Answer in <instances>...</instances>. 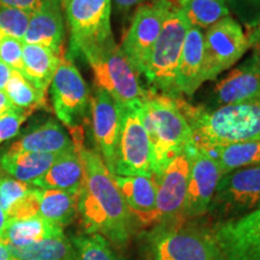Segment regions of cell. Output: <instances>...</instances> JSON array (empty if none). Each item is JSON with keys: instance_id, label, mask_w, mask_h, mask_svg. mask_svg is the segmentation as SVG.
<instances>
[{"instance_id": "8992f818", "label": "cell", "mask_w": 260, "mask_h": 260, "mask_svg": "<svg viewBox=\"0 0 260 260\" xmlns=\"http://www.w3.org/2000/svg\"><path fill=\"white\" fill-rule=\"evenodd\" d=\"M86 60L92 68L98 88L105 90L124 109L140 106L148 96L149 90L141 86L138 70L116 41Z\"/></svg>"}, {"instance_id": "60d3db41", "label": "cell", "mask_w": 260, "mask_h": 260, "mask_svg": "<svg viewBox=\"0 0 260 260\" xmlns=\"http://www.w3.org/2000/svg\"><path fill=\"white\" fill-rule=\"evenodd\" d=\"M11 74H12L11 68L0 59V90H4L5 92V87L9 82L10 77H11Z\"/></svg>"}, {"instance_id": "277c9868", "label": "cell", "mask_w": 260, "mask_h": 260, "mask_svg": "<svg viewBox=\"0 0 260 260\" xmlns=\"http://www.w3.org/2000/svg\"><path fill=\"white\" fill-rule=\"evenodd\" d=\"M111 9L112 0H69L64 9L70 32L69 59H87L115 42Z\"/></svg>"}, {"instance_id": "d4e9b609", "label": "cell", "mask_w": 260, "mask_h": 260, "mask_svg": "<svg viewBox=\"0 0 260 260\" xmlns=\"http://www.w3.org/2000/svg\"><path fill=\"white\" fill-rule=\"evenodd\" d=\"M59 154L32 153H3L0 155V169L16 180L34 184L46 174Z\"/></svg>"}, {"instance_id": "ab89813d", "label": "cell", "mask_w": 260, "mask_h": 260, "mask_svg": "<svg viewBox=\"0 0 260 260\" xmlns=\"http://www.w3.org/2000/svg\"><path fill=\"white\" fill-rule=\"evenodd\" d=\"M116 9L122 14H128L135 6L140 5L141 0H112Z\"/></svg>"}, {"instance_id": "7a4b0ae2", "label": "cell", "mask_w": 260, "mask_h": 260, "mask_svg": "<svg viewBox=\"0 0 260 260\" xmlns=\"http://www.w3.org/2000/svg\"><path fill=\"white\" fill-rule=\"evenodd\" d=\"M177 102L193 132L195 147L260 141V102L216 110L195 107L180 98Z\"/></svg>"}, {"instance_id": "1f68e13d", "label": "cell", "mask_w": 260, "mask_h": 260, "mask_svg": "<svg viewBox=\"0 0 260 260\" xmlns=\"http://www.w3.org/2000/svg\"><path fill=\"white\" fill-rule=\"evenodd\" d=\"M30 18L31 12L0 6V40L15 38L23 41Z\"/></svg>"}, {"instance_id": "484cf974", "label": "cell", "mask_w": 260, "mask_h": 260, "mask_svg": "<svg viewBox=\"0 0 260 260\" xmlns=\"http://www.w3.org/2000/svg\"><path fill=\"white\" fill-rule=\"evenodd\" d=\"M79 198L80 194L39 188V216L64 229L79 214Z\"/></svg>"}, {"instance_id": "cb8c5ba5", "label": "cell", "mask_w": 260, "mask_h": 260, "mask_svg": "<svg viewBox=\"0 0 260 260\" xmlns=\"http://www.w3.org/2000/svg\"><path fill=\"white\" fill-rule=\"evenodd\" d=\"M5 242L11 247H25L52 237L64 236L63 228L48 222L41 216L25 219L8 220L2 233Z\"/></svg>"}, {"instance_id": "8d00e7d4", "label": "cell", "mask_w": 260, "mask_h": 260, "mask_svg": "<svg viewBox=\"0 0 260 260\" xmlns=\"http://www.w3.org/2000/svg\"><path fill=\"white\" fill-rule=\"evenodd\" d=\"M39 216V188L32 187L31 190L10 207L6 212L8 220L25 219Z\"/></svg>"}, {"instance_id": "44dd1931", "label": "cell", "mask_w": 260, "mask_h": 260, "mask_svg": "<svg viewBox=\"0 0 260 260\" xmlns=\"http://www.w3.org/2000/svg\"><path fill=\"white\" fill-rule=\"evenodd\" d=\"M75 149L71 136L54 119H48L21 138L16 140L11 146L5 149L4 153L14 154L19 152H32V153L61 154Z\"/></svg>"}, {"instance_id": "5bb4252c", "label": "cell", "mask_w": 260, "mask_h": 260, "mask_svg": "<svg viewBox=\"0 0 260 260\" xmlns=\"http://www.w3.org/2000/svg\"><path fill=\"white\" fill-rule=\"evenodd\" d=\"M123 107L118 105L105 90L96 88L90 96L92 132L98 153L113 175L117 147L122 126Z\"/></svg>"}, {"instance_id": "ac0fdd59", "label": "cell", "mask_w": 260, "mask_h": 260, "mask_svg": "<svg viewBox=\"0 0 260 260\" xmlns=\"http://www.w3.org/2000/svg\"><path fill=\"white\" fill-rule=\"evenodd\" d=\"M65 25L61 0H44L37 11L32 12L24 44L40 45L57 54L64 53Z\"/></svg>"}, {"instance_id": "52a82bcc", "label": "cell", "mask_w": 260, "mask_h": 260, "mask_svg": "<svg viewBox=\"0 0 260 260\" xmlns=\"http://www.w3.org/2000/svg\"><path fill=\"white\" fill-rule=\"evenodd\" d=\"M151 260H225L213 234L161 223L146 236Z\"/></svg>"}, {"instance_id": "e0dca14e", "label": "cell", "mask_w": 260, "mask_h": 260, "mask_svg": "<svg viewBox=\"0 0 260 260\" xmlns=\"http://www.w3.org/2000/svg\"><path fill=\"white\" fill-rule=\"evenodd\" d=\"M256 102H260V61L254 52L216 84L213 104L220 107Z\"/></svg>"}, {"instance_id": "d590c367", "label": "cell", "mask_w": 260, "mask_h": 260, "mask_svg": "<svg viewBox=\"0 0 260 260\" xmlns=\"http://www.w3.org/2000/svg\"><path fill=\"white\" fill-rule=\"evenodd\" d=\"M0 59L14 71L21 74L23 69V41L15 38L0 40Z\"/></svg>"}, {"instance_id": "ba28073f", "label": "cell", "mask_w": 260, "mask_h": 260, "mask_svg": "<svg viewBox=\"0 0 260 260\" xmlns=\"http://www.w3.org/2000/svg\"><path fill=\"white\" fill-rule=\"evenodd\" d=\"M51 100L58 119L70 130L82 126L90 111V94L86 81L65 53L51 82Z\"/></svg>"}, {"instance_id": "8fae6325", "label": "cell", "mask_w": 260, "mask_h": 260, "mask_svg": "<svg viewBox=\"0 0 260 260\" xmlns=\"http://www.w3.org/2000/svg\"><path fill=\"white\" fill-rule=\"evenodd\" d=\"M248 50L249 44L242 25L230 16L220 19L204 35L205 81L216 79L236 64Z\"/></svg>"}, {"instance_id": "74e56055", "label": "cell", "mask_w": 260, "mask_h": 260, "mask_svg": "<svg viewBox=\"0 0 260 260\" xmlns=\"http://www.w3.org/2000/svg\"><path fill=\"white\" fill-rule=\"evenodd\" d=\"M44 0H0V6L24 10L28 12H35L40 8Z\"/></svg>"}, {"instance_id": "5b68a950", "label": "cell", "mask_w": 260, "mask_h": 260, "mask_svg": "<svg viewBox=\"0 0 260 260\" xmlns=\"http://www.w3.org/2000/svg\"><path fill=\"white\" fill-rule=\"evenodd\" d=\"M189 27V22L180 6H172L141 73L153 88L152 92L177 96L175 80L182 47Z\"/></svg>"}, {"instance_id": "f35d334b", "label": "cell", "mask_w": 260, "mask_h": 260, "mask_svg": "<svg viewBox=\"0 0 260 260\" xmlns=\"http://www.w3.org/2000/svg\"><path fill=\"white\" fill-rule=\"evenodd\" d=\"M245 32L247 40H248L249 48H253L254 52L260 51V18L251 27L246 28Z\"/></svg>"}, {"instance_id": "603a6c76", "label": "cell", "mask_w": 260, "mask_h": 260, "mask_svg": "<svg viewBox=\"0 0 260 260\" xmlns=\"http://www.w3.org/2000/svg\"><path fill=\"white\" fill-rule=\"evenodd\" d=\"M63 54L54 53L50 48L40 46V45L23 42L22 76L38 89L47 93Z\"/></svg>"}, {"instance_id": "c3c4849f", "label": "cell", "mask_w": 260, "mask_h": 260, "mask_svg": "<svg viewBox=\"0 0 260 260\" xmlns=\"http://www.w3.org/2000/svg\"><path fill=\"white\" fill-rule=\"evenodd\" d=\"M11 260H18V259H16V258H12Z\"/></svg>"}, {"instance_id": "b9f144b4", "label": "cell", "mask_w": 260, "mask_h": 260, "mask_svg": "<svg viewBox=\"0 0 260 260\" xmlns=\"http://www.w3.org/2000/svg\"><path fill=\"white\" fill-rule=\"evenodd\" d=\"M16 106L12 105V103L10 102V99L6 95L4 90H0V117L5 113H8L11 110H14Z\"/></svg>"}, {"instance_id": "4fadbf2b", "label": "cell", "mask_w": 260, "mask_h": 260, "mask_svg": "<svg viewBox=\"0 0 260 260\" xmlns=\"http://www.w3.org/2000/svg\"><path fill=\"white\" fill-rule=\"evenodd\" d=\"M191 151L175 155L157 176H153L157 186L158 223L175 222L183 214L189 181Z\"/></svg>"}, {"instance_id": "f546056e", "label": "cell", "mask_w": 260, "mask_h": 260, "mask_svg": "<svg viewBox=\"0 0 260 260\" xmlns=\"http://www.w3.org/2000/svg\"><path fill=\"white\" fill-rule=\"evenodd\" d=\"M191 27L209 29L230 16L224 0H186L180 5Z\"/></svg>"}, {"instance_id": "7c38bea8", "label": "cell", "mask_w": 260, "mask_h": 260, "mask_svg": "<svg viewBox=\"0 0 260 260\" xmlns=\"http://www.w3.org/2000/svg\"><path fill=\"white\" fill-rule=\"evenodd\" d=\"M113 175L153 176L152 147L138 107H123L122 126Z\"/></svg>"}, {"instance_id": "ffe728a7", "label": "cell", "mask_w": 260, "mask_h": 260, "mask_svg": "<svg viewBox=\"0 0 260 260\" xmlns=\"http://www.w3.org/2000/svg\"><path fill=\"white\" fill-rule=\"evenodd\" d=\"M204 34L199 28L189 27L178 61L175 89L177 94L191 96L205 82Z\"/></svg>"}, {"instance_id": "f6af8a7d", "label": "cell", "mask_w": 260, "mask_h": 260, "mask_svg": "<svg viewBox=\"0 0 260 260\" xmlns=\"http://www.w3.org/2000/svg\"><path fill=\"white\" fill-rule=\"evenodd\" d=\"M68 3H69V0H61V6H63V10L65 9V6L68 5Z\"/></svg>"}, {"instance_id": "7bdbcfd3", "label": "cell", "mask_w": 260, "mask_h": 260, "mask_svg": "<svg viewBox=\"0 0 260 260\" xmlns=\"http://www.w3.org/2000/svg\"><path fill=\"white\" fill-rule=\"evenodd\" d=\"M12 255L10 252L8 243L5 242L4 237L0 234V260H11Z\"/></svg>"}, {"instance_id": "7402d4cb", "label": "cell", "mask_w": 260, "mask_h": 260, "mask_svg": "<svg viewBox=\"0 0 260 260\" xmlns=\"http://www.w3.org/2000/svg\"><path fill=\"white\" fill-rule=\"evenodd\" d=\"M83 184V168L79 152L75 148L58 155L46 174L32 186L41 189H58L80 194Z\"/></svg>"}, {"instance_id": "4dcf8cb0", "label": "cell", "mask_w": 260, "mask_h": 260, "mask_svg": "<svg viewBox=\"0 0 260 260\" xmlns=\"http://www.w3.org/2000/svg\"><path fill=\"white\" fill-rule=\"evenodd\" d=\"M75 260H124L113 251L105 237L98 234H84L71 239Z\"/></svg>"}, {"instance_id": "9c48e42d", "label": "cell", "mask_w": 260, "mask_h": 260, "mask_svg": "<svg viewBox=\"0 0 260 260\" xmlns=\"http://www.w3.org/2000/svg\"><path fill=\"white\" fill-rule=\"evenodd\" d=\"M260 207V165L223 175L210 210L225 220L235 219Z\"/></svg>"}, {"instance_id": "3957f363", "label": "cell", "mask_w": 260, "mask_h": 260, "mask_svg": "<svg viewBox=\"0 0 260 260\" xmlns=\"http://www.w3.org/2000/svg\"><path fill=\"white\" fill-rule=\"evenodd\" d=\"M139 113L151 141L153 176L175 155L194 149L193 132L178 105L177 96L149 90L139 106Z\"/></svg>"}, {"instance_id": "9a60e30c", "label": "cell", "mask_w": 260, "mask_h": 260, "mask_svg": "<svg viewBox=\"0 0 260 260\" xmlns=\"http://www.w3.org/2000/svg\"><path fill=\"white\" fill-rule=\"evenodd\" d=\"M222 176L218 161L206 149L195 147L190 152L189 181L182 217H199L210 210Z\"/></svg>"}, {"instance_id": "d6a6232c", "label": "cell", "mask_w": 260, "mask_h": 260, "mask_svg": "<svg viewBox=\"0 0 260 260\" xmlns=\"http://www.w3.org/2000/svg\"><path fill=\"white\" fill-rule=\"evenodd\" d=\"M32 187V184L16 180L0 169V206L5 214L10 207L24 198Z\"/></svg>"}, {"instance_id": "7dc6e473", "label": "cell", "mask_w": 260, "mask_h": 260, "mask_svg": "<svg viewBox=\"0 0 260 260\" xmlns=\"http://www.w3.org/2000/svg\"><path fill=\"white\" fill-rule=\"evenodd\" d=\"M255 53H256V56H258V58H259V61H260V51L255 52Z\"/></svg>"}, {"instance_id": "e575fe53", "label": "cell", "mask_w": 260, "mask_h": 260, "mask_svg": "<svg viewBox=\"0 0 260 260\" xmlns=\"http://www.w3.org/2000/svg\"><path fill=\"white\" fill-rule=\"evenodd\" d=\"M31 113L28 110L15 107L14 110L0 117V145L16 138L19 134L22 124Z\"/></svg>"}, {"instance_id": "ee69618b", "label": "cell", "mask_w": 260, "mask_h": 260, "mask_svg": "<svg viewBox=\"0 0 260 260\" xmlns=\"http://www.w3.org/2000/svg\"><path fill=\"white\" fill-rule=\"evenodd\" d=\"M6 222H8V218H6V214L4 211H3L2 206H0V234L4 232V228L6 225Z\"/></svg>"}, {"instance_id": "30bf717a", "label": "cell", "mask_w": 260, "mask_h": 260, "mask_svg": "<svg viewBox=\"0 0 260 260\" xmlns=\"http://www.w3.org/2000/svg\"><path fill=\"white\" fill-rule=\"evenodd\" d=\"M174 5H177L174 0H152L136 9L128 31L123 37L121 48L139 74L144 70L165 18Z\"/></svg>"}, {"instance_id": "83f0119b", "label": "cell", "mask_w": 260, "mask_h": 260, "mask_svg": "<svg viewBox=\"0 0 260 260\" xmlns=\"http://www.w3.org/2000/svg\"><path fill=\"white\" fill-rule=\"evenodd\" d=\"M12 258L18 260H75V249L67 237H52L25 247L9 246Z\"/></svg>"}, {"instance_id": "4316f807", "label": "cell", "mask_w": 260, "mask_h": 260, "mask_svg": "<svg viewBox=\"0 0 260 260\" xmlns=\"http://www.w3.org/2000/svg\"><path fill=\"white\" fill-rule=\"evenodd\" d=\"M204 149L218 161L223 175L237 169L260 165V141L239 142Z\"/></svg>"}, {"instance_id": "6da1fadb", "label": "cell", "mask_w": 260, "mask_h": 260, "mask_svg": "<svg viewBox=\"0 0 260 260\" xmlns=\"http://www.w3.org/2000/svg\"><path fill=\"white\" fill-rule=\"evenodd\" d=\"M70 132L83 168L79 214L84 232L102 235L117 247L124 246L132 237L134 217L99 153L84 147L82 126Z\"/></svg>"}, {"instance_id": "836d02e7", "label": "cell", "mask_w": 260, "mask_h": 260, "mask_svg": "<svg viewBox=\"0 0 260 260\" xmlns=\"http://www.w3.org/2000/svg\"><path fill=\"white\" fill-rule=\"evenodd\" d=\"M229 14L237 18L240 24L251 27L260 18V0H224Z\"/></svg>"}, {"instance_id": "bcb514c9", "label": "cell", "mask_w": 260, "mask_h": 260, "mask_svg": "<svg viewBox=\"0 0 260 260\" xmlns=\"http://www.w3.org/2000/svg\"><path fill=\"white\" fill-rule=\"evenodd\" d=\"M174 2L176 3V4H177L178 6H180V5L182 4V3H184V2H186V0H174Z\"/></svg>"}, {"instance_id": "f1b7e54d", "label": "cell", "mask_w": 260, "mask_h": 260, "mask_svg": "<svg viewBox=\"0 0 260 260\" xmlns=\"http://www.w3.org/2000/svg\"><path fill=\"white\" fill-rule=\"evenodd\" d=\"M5 93L12 105L28 111H37L40 109H47V93L38 89L22 74L12 70Z\"/></svg>"}, {"instance_id": "2e32d148", "label": "cell", "mask_w": 260, "mask_h": 260, "mask_svg": "<svg viewBox=\"0 0 260 260\" xmlns=\"http://www.w3.org/2000/svg\"><path fill=\"white\" fill-rule=\"evenodd\" d=\"M212 234L225 260H260V207L222 222Z\"/></svg>"}, {"instance_id": "d6986e66", "label": "cell", "mask_w": 260, "mask_h": 260, "mask_svg": "<svg viewBox=\"0 0 260 260\" xmlns=\"http://www.w3.org/2000/svg\"><path fill=\"white\" fill-rule=\"evenodd\" d=\"M113 178L134 219L146 226L158 223L154 177L113 175Z\"/></svg>"}]
</instances>
